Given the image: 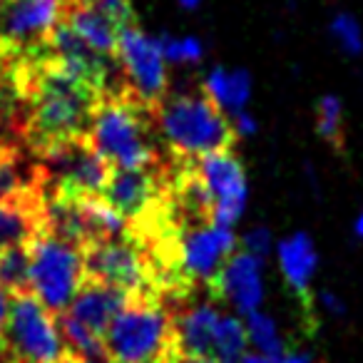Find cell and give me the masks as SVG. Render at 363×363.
Here are the masks:
<instances>
[{
  "label": "cell",
  "mask_w": 363,
  "mask_h": 363,
  "mask_svg": "<svg viewBox=\"0 0 363 363\" xmlns=\"http://www.w3.org/2000/svg\"><path fill=\"white\" fill-rule=\"evenodd\" d=\"M174 316L157 296L130 298L105 333L112 363H167L174 353Z\"/></svg>",
  "instance_id": "277c9868"
},
{
  "label": "cell",
  "mask_w": 363,
  "mask_h": 363,
  "mask_svg": "<svg viewBox=\"0 0 363 363\" xmlns=\"http://www.w3.org/2000/svg\"><path fill=\"white\" fill-rule=\"evenodd\" d=\"M43 234V207L0 202V249L28 247Z\"/></svg>",
  "instance_id": "44dd1931"
},
{
  "label": "cell",
  "mask_w": 363,
  "mask_h": 363,
  "mask_svg": "<svg viewBox=\"0 0 363 363\" xmlns=\"http://www.w3.org/2000/svg\"><path fill=\"white\" fill-rule=\"evenodd\" d=\"M279 363H313V358L308 356V353H301V351H286Z\"/></svg>",
  "instance_id": "d6a6232c"
},
{
  "label": "cell",
  "mask_w": 363,
  "mask_h": 363,
  "mask_svg": "<svg viewBox=\"0 0 363 363\" xmlns=\"http://www.w3.org/2000/svg\"><path fill=\"white\" fill-rule=\"evenodd\" d=\"M0 145H3V142H0Z\"/></svg>",
  "instance_id": "ab89813d"
},
{
  "label": "cell",
  "mask_w": 363,
  "mask_h": 363,
  "mask_svg": "<svg viewBox=\"0 0 363 363\" xmlns=\"http://www.w3.org/2000/svg\"><path fill=\"white\" fill-rule=\"evenodd\" d=\"M167 363H214L212 358H194V356H179V353H172Z\"/></svg>",
  "instance_id": "836d02e7"
},
{
  "label": "cell",
  "mask_w": 363,
  "mask_h": 363,
  "mask_svg": "<svg viewBox=\"0 0 363 363\" xmlns=\"http://www.w3.org/2000/svg\"><path fill=\"white\" fill-rule=\"evenodd\" d=\"M177 3H179L184 11H197V8L202 6V0H177Z\"/></svg>",
  "instance_id": "f35d334b"
},
{
  "label": "cell",
  "mask_w": 363,
  "mask_h": 363,
  "mask_svg": "<svg viewBox=\"0 0 363 363\" xmlns=\"http://www.w3.org/2000/svg\"><path fill=\"white\" fill-rule=\"evenodd\" d=\"M16 82L23 100L21 135L35 155L87 137L95 107L102 100L90 82L70 75L50 57L18 67Z\"/></svg>",
  "instance_id": "6da1fadb"
},
{
  "label": "cell",
  "mask_w": 363,
  "mask_h": 363,
  "mask_svg": "<svg viewBox=\"0 0 363 363\" xmlns=\"http://www.w3.org/2000/svg\"><path fill=\"white\" fill-rule=\"evenodd\" d=\"M209 291L232 303L234 311L242 316L259 311L264 303V262L247 252H234Z\"/></svg>",
  "instance_id": "4fadbf2b"
},
{
  "label": "cell",
  "mask_w": 363,
  "mask_h": 363,
  "mask_svg": "<svg viewBox=\"0 0 363 363\" xmlns=\"http://www.w3.org/2000/svg\"><path fill=\"white\" fill-rule=\"evenodd\" d=\"M115 57L120 62L125 87L137 102L155 107L167 95V60L155 38L130 26L120 33Z\"/></svg>",
  "instance_id": "8fae6325"
},
{
  "label": "cell",
  "mask_w": 363,
  "mask_h": 363,
  "mask_svg": "<svg viewBox=\"0 0 363 363\" xmlns=\"http://www.w3.org/2000/svg\"><path fill=\"white\" fill-rule=\"evenodd\" d=\"M328 35L341 48V52L351 57L363 55V28L351 13H336L328 23Z\"/></svg>",
  "instance_id": "4316f807"
},
{
  "label": "cell",
  "mask_w": 363,
  "mask_h": 363,
  "mask_svg": "<svg viewBox=\"0 0 363 363\" xmlns=\"http://www.w3.org/2000/svg\"><path fill=\"white\" fill-rule=\"evenodd\" d=\"M8 313H11V296H8V291L0 289V336H3V331H6Z\"/></svg>",
  "instance_id": "1f68e13d"
},
{
  "label": "cell",
  "mask_w": 363,
  "mask_h": 363,
  "mask_svg": "<svg viewBox=\"0 0 363 363\" xmlns=\"http://www.w3.org/2000/svg\"><path fill=\"white\" fill-rule=\"evenodd\" d=\"M160 192L162 184L155 167L152 169H112L102 189V197L130 222V219L147 217L160 199Z\"/></svg>",
  "instance_id": "5bb4252c"
},
{
  "label": "cell",
  "mask_w": 363,
  "mask_h": 363,
  "mask_svg": "<svg viewBox=\"0 0 363 363\" xmlns=\"http://www.w3.org/2000/svg\"><path fill=\"white\" fill-rule=\"evenodd\" d=\"M147 110L132 95L102 97L95 107L87 142L110 169H152L157 164L160 150Z\"/></svg>",
  "instance_id": "7a4b0ae2"
},
{
  "label": "cell",
  "mask_w": 363,
  "mask_h": 363,
  "mask_svg": "<svg viewBox=\"0 0 363 363\" xmlns=\"http://www.w3.org/2000/svg\"><path fill=\"white\" fill-rule=\"evenodd\" d=\"M3 341L18 363H67V351L57 316L50 313L33 294H18L11 298Z\"/></svg>",
  "instance_id": "8992f818"
},
{
  "label": "cell",
  "mask_w": 363,
  "mask_h": 363,
  "mask_svg": "<svg viewBox=\"0 0 363 363\" xmlns=\"http://www.w3.org/2000/svg\"><path fill=\"white\" fill-rule=\"evenodd\" d=\"M244 323H247L249 343L257 348L259 356H267L272 361H281V356L286 353V341H284L279 323L269 313H264L262 308L244 316Z\"/></svg>",
  "instance_id": "603a6c76"
},
{
  "label": "cell",
  "mask_w": 363,
  "mask_h": 363,
  "mask_svg": "<svg viewBox=\"0 0 363 363\" xmlns=\"http://www.w3.org/2000/svg\"><path fill=\"white\" fill-rule=\"evenodd\" d=\"M219 308L212 301H199L182 308L172 321L174 328V353L194 358H212L214 331L219 323Z\"/></svg>",
  "instance_id": "e0dca14e"
},
{
  "label": "cell",
  "mask_w": 363,
  "mask_h": 363,
  "mask_svg": "<svg viewBox=\"0 0 363 363\" xmlns=\"http://www.w3.org/2000/svg\"><path fill=\"white\" fill-rule=\"evenodd\" d=\"M157 45H160L162 55H164L167 62H174V65H197L199 60L204 57V43L194 35H162L155 38Z\"/></svg>",
  "instance_id": "484cf974"
},
{
  "label": "cell",
  "mask_w": 363,
  "mask_h": 363,
  "mask_svg": "<svg viewBox=\"0 0 363 363\" xmlns=\"http://www.w3.org/2000/svg\"><path fill=\"white\" fill-rule=\"evenodd\" d=\"M353 234H356L358 239H363V209L358 212L356 222H353Z\"/></svg>",
  "instance_id": "8d00e7d4"
},
{
  "label": "cell",
  "mask_w": 363,
  "mask_h": 363,
  "mask_svg": "<svg viewBox=\"0 0 363 363\" xmlns=\"http://www.w3.org/2000/svg\"><path fill=\"white\" fill-rule=\"evenodd\" d=\"M318 301H321V306L326 308L331 316H336V318L346 316V303H343V298L338 296L336 291H321L318 294Z\"/></svg>",
  "instance_id": "4dcf8cb0"
},
{
  "label": "cell",
  "mask_w": 363,
  "mask_h": 363,
  "mask_svg": "<svg viewBox=\"0 0 363 363\" xmlns=\"http://www.w3.org/2000/svg\"><path fill=\"white\" fill-rule=\"evenodd\" d=\"M67 0H0V52L43 50L65 16Z\"/></svg>",
  "instance_id": "30bf717a"
},
{
  "label": "cell",
  "mask_w": 363,
  "mask_h": 363,
  "mask_svg": "<svg viewBox=\"0 0 363 363\" xmlns=\"http://www.w3.org/2000/svg\"><path fill=\"white\" fill-rule=\"evenodd\" d=\"M130 298H132L130 294L120 291V289L110 286V284L85 279L82 289L77 291L75 301H72L70 308L62 313L70 316L72 321H75L77 326L85 328V331L105 338L110 323L115 321L117 313L130 303Z\"/></svg>",
  "instance_id": "2e32d148"
},
{
  "label": "cell",
  "mask_w": 363,
  "mask_h": 363,
  "mask_svg": "<svg viewBox=\"0 0 363 363\" xmlns=\"http://www.w3.org/2000/svg\"><path fill=\"white\" fill-rule=\"evenodd\" d=\"M38 157L45 172V187L70 197L102 194L112 172L110 164L87 142V137L62 142Z\"/></svg>",
  "instance_id": "9c48e42d"
},
{
  "label": "cell",
  "mask_w": 363,
  "mask_h": 363,
  "mask_svg": "<svg viewBox=\"0 0 363 363\" xmlns=\"http://www.w3.org/2000/svg\"><path fill=\"white\" fill-rule=\"evenodd\" d=\"M249 348V333L247 323L239 316L222 313L214 331V346H212V361L214 363H242Z\"/></svg>",
  "instance_id": "7402d4cb"
},
{
  "label": "cell",
  "mask_w": 363,
  "mask_h": 363,
  "mask_svg": "<svg viewBox=\"0 0 363 363\" xmlns=\"http://www.w3.org/2000/svg\"><path fill=\"white\" fill-rule=\"evenodd\" d=\"M62 23H65L85 45H90L92 50L102 52V55H115L117 40H120V28L112 26V23L105 21L102 16H97L95 11L80 6L75 0H67Z\"/></svg>",
  "instance_id": "ffe728a7"
},
{
  "label": "cell",
  "mask_w": 363,
  "mask_h": 363,
  "mask_svg": "<svg viewBox=\"0 0 363 363\" xmlns=\"http://www.w3.org/2000/svg\"><path fill=\"white\" fill-rule=\"evenodd\" d=\"M43 189H45V172L40 162L33 160L30 152L3 142L0 145V202L43 207Z\"/></svg>",
  "instance_id": "9a60e30c"
},
{
  "label": "cell",
  "mask_w": 363,
  "mask_h": 363,
  "mask_svg": "<svg viewBox=\"0 0 363 363\" xmlns=\"http://www.w3.org/2000/svg\"><path fill=\"white\" fill-rule=\"evenodd\" d=\"M197 174L212 199V222L234 227L242 219L249 199L244 164L232 150L212 152L197 160Z\"/></svg>",
  "instance_id": "7c38bea8"
},
{
  "label": "cell",
  "mask_w": 363,
  "mask_h": 363,
  "mask_svg": "<svg viewBox=\"0 0 363 363\" xmlns=\"http://www.w3.org/2000/svg\"><path fill=\"white\" fill-rule=\"evenodd\" d=\"M80 6L95 11L97 16H102L105 21H110L112 26L120 28V33L125 28L135 26V11H132L130 0H75Z\"/></svg>",
  "instance_id": "83f0119b"
},
{
  "label": "cell",
  "mask_w": 363,
  "mask_h": 363,
  "mask_svg": "<svg viewBox=\"0 0 363 363\" xmlns=\"http://www.w3.org/2000/svg\"><path fill=\"white\" fill-rule=\"evenodd\" d=\"M67 363H112L107 358H80V356H72Z\"/></svg>",
  "instance_id": "74e56055"
},
{
  "label": "cell",
  "mask_w": 363,
  "mask_h": 363,
  "mask_svg": "<svg viewBox=\"0 0 363 363\" xmlns=\"http://www.w3.org/2000/svg\"><path fill=\"white\" fill-rule=\"evenodd\" d=\"M85 254V279L110 284L120 291L137 296H155L152 291V264L150 254L140 242L122 234V237L100 239L82 249Z\"/></svg>",
  "instance_id": "52a82bcc"
},
{
  "label": "cell",
  "mask_w": 363,
  "mask_h": 363,
  "mask_svg": "<svg viewBox=\"0 0 363 363\" xmlns=\"http://www.w3.org/2000/svg\"><path fill=\"white\" fill-rule=\"evenodd\" d=\"M277 262L284 281L294 289V294L306 298L311 281L318 269V252L313 239L306 232H296L294 237H286L277 244Z\"/></svg>",
  "instance_id": "ac0fdd59"
},
{
  "label": "cell",
  "mask_w": 363,
  "mask_h": 363,
  "mask_svg": "<svg viewBox=\"0 0 363 363\" xmlns=\"http://www.w3.org/2000/svg\"><path fill=\"white\" fill-rule=\"evenodd\" d=\"M30 254V294L60 316L75 301L85 284V254L80 244H72L50 232H43L28 244Z\"/></svg>",
  "instance_id": "5b68a950"
},
{
  "label": "cell",
  "mask_w": 363,
  "mask_h": 363,
  "mask_svg": "<svg viewBox=\"0 0 363 363\" xmlns=\"http://www.w3.org/2000/svg\"><path fill=\"white\" fill-rule=\"evenodd\" d=\"M252 75L247 70H224V67H212L202 80V92L219 105L229 117L247 110L252 100Z\"/></svg>",
  "instance_id": "d6986e66"
},
{
  "label": "cell",
  "mask_w": 363,
  "mask_h": 363,
  "mask_svg": "<svg viewBox=\"0 0 363 363\" xmlns=\"http://www.w3.org/2000/svg\"><path fill=\"white\" fill-rule=\"evenodd\" d=\"M155 122L167 145L182 157H199L232 150L234 127L227 112L204 92H174L155 105Z\"/></svg>",
  "instance_id": "3957f363"
},
{
  "label": "cell",
  "mask_w": 363,
  "mask_h": 363,
  "mask_svg": "<svg viewBox=\"0 0 363 363\" xmlns=\"http://www.w3.org/2000/svg\"><path fill=\"white\" fill-rule=\"evenodd\" d=\"M316 132L333 150H343V102L336 95H323L316 102Z\"/></svg>",
  "instance_id": "d4e9b609"
},
{
  "label": "cell",
  "mask_w": 363,
  "mask_h": 363,
  "mask_svg": "<svg viewBox=\"0 0 363 363\" xmlns=\"http://www.w3.org/2000/svg\"><path fill=\"white\" fill-rule=\"evenodd\" d=\"M0 363H18L16 356L11 353V348L6 346V341H3V338H0Z\"/></svg>",
  "instance_id": "e575fe53"
},
{
  "label": "cell",
  "mask_w": 363,
  "mask_h": 363,
  "mask_svg": "<svg viewBox=\"0 0 363 363\" xmlns=\"http://www.w3.org/2000/svg\"><path fill=\"white\" fill-rule=\"evenodd\" d=\"M30 254L28 247H8L0 249V289L13 296L30 294Z\"/></svg>",
  "instance_id": "cb8c5ba5"
},
{
  "label": "cell",
  "mask_w": 363,
  "mask_h": 363,
  "mask_svg": "<svg viewBox=\"0 0 363 363\" xmlns=\"http://www.w3.org/2000/svg\"><path fill=\"white\" fill-rule=\"evenodd\" d=\"M242 252H247V254H252V257H257V259H262V262H267L269 259V254L274 252V234H272V229L269 227H254V229H249L247 234L242 237Z\"/></svg>",
  "instance_id": "f1b7e54d"
},
{
  "label": "cell",
  "mask_w": 363,
  "mask_h": 363,
  "mask_svg": "<svg viewBox=\"0 0 363 363\" xmlns=\"http://www.w3.org/2000/svg\"><path fill=\"white\" fill-rule=\"evenodd\" d=\"M237 247L239 239L234 234V227H222L214 222L182 224L177 234L174 267L187 284L212 286Z\"/></svg>",
  "instance_id": "ba28073f"
},
{
  "label": "cell",
  "mask_w": 363,
  "mask_h": 363,
  "mask_svg": "<svg viewBox=\"0 0 363 363\" xmlns=\"http://www.w3.org/2000/svg\"><path fill=\"white\" fill-rule=\"evenodd\" d=\"M232 127H234V135H239V137H252V135H257V130H259L254 115H249L247 110L232 117Z\"/></svg>",
  "instance_id": "f546056e"
},
{
  "label": "cell",
  "mask_w": 363,
  "mask_h": 363,
  "mask_svg": "<svg viewBox=\"0 0 363 363\" xmlns=\"http://www.w3.org/2000/svg\"><path fill=\"white\" fill-rule=\"evenodd\" d=\"M242 363H279V361H272V358H267V356H259V353H247Z\"/></svg>",
  "instance_id": "d590c367"
}]
</instances>
